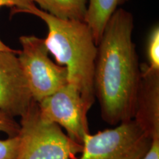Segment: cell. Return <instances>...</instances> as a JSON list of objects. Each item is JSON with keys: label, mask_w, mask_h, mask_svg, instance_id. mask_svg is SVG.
Wrapping results in <instances>:
<instances>
[{"label": "cell", "mask_w": 159, "mask_h": 159, "mask_svg": "<svg viewBox=\"0 0 159 159\" xmlns=\"http://www.w3.org/2000/svg\"><path fill=\"white\" fill-rule=\"evenodd\" d=\"M132 13L118 8L97 45L94 85L102 117L111 125L134 119L141 69L133 41Z\"/></svg>", "instance_id": "1"}, {"label": "cell", "mask_w": 159, "mask_h": 159, "mask_svg": "<svg viewBox=\"0 0 159 159\" xmlns=\"http://www.w3.org/2000/svg\"><path fill=\"white\" fill-rule=\"evenodd\" d=\"M24 13L42 19L48 27L44 39L49 52L57 63L66 67L68 83L78 89L84 101L91 108L95 100L94 75L97 45L85 21L56 18L34 5Z\"/></svg>", "instance_id": "2"}, {"label": "cell", "mask_w": 159, "mask_h": 159, "mask_svg": "<svg viewBox=\"0 0 159 159\" xmlns=\"http://www.w3.org/2000/svg\"><path fill=\"white\" fill-rule=\"evenodd\" d=\"M16 159H76L83 145L74 142L58 125L46 120L33 101L21 117Z\"/></svg>", "instance_id": "3"}, {"label": "cell", "mask_w": 159, "mask_h": 159, "mask_svg": "<svg viewBox=\"0 0 159 159\" xmlns=\"http://www.w3.org/2000/svg\"><path fill=\"white\" fill-rule=\"evenodd\" d=\"M152 139L134 119L95 134H87L76 159H142Z\"/></svg>", "instance_id": "4"}, {"label": "cell", "mask_w": 159, "mask_h": 159, "mask_svg": "<svg viewBox=\"0 0 159 159\" xmlns=\"http://www.w3.org/2000/svg\"><path fill=\"white\" fill-rule=\"evenodd\" d=\"M19 41L22 49L17 57L33 100L39 102L68 83L66 69L49 58L44 39L23 35Z\"/></svg>", "instance_id": "5"}, {"label": "cell", "mask_w": 159, "mask_h": 159, "mask_svg": "<svg viewBox=\"0 0 159 159\" xmlns=\"http://www.w3.org/2000/svg\"><path fill=\"white\" fill-rule=\"evenodd\" d=\"M37 103L43 119L63 128L71 140L82 144L85 135L89 134L87 113L90 108L74 85L68 83Z\"/></svg>", "instance_id": "6"}, {"label": "cell", "mask_w": 159, "mask_h": 159, "mask_svg": "<svg viewBox=\"0 0 159 159\" xmlns=\"http://www.w3.org/2000/svg\"><path fill=\"white\" fill-rule=\"evenodd\" d=\"M0 51V111L15 118L23 116L34 100L16 55Z\"/></svg>", "instance_id": "7"}, {"label": "cell", "mask_w": 159, "mask_h": 159, "mask_svg": "<svg viewBox=\"0 0 159 159\" xmlns=\"http://www.w3.org/2000/svg\"><path fill=\"white\" fill-rule=\"evenodd\" d=\"M141 80L134 119L150 137L159 136V71L142 63Z\"/></svg>", "instance_id": "8"}, {"label": "cell", "mask_w": 159, "mask_h": 159, "mask_svg": "<svg viewBox=\"0 0 159 159\" xmlns=\"http://www.w3.org/2000/svg\"><path fill=\"white\" fill-rule=\"evenodd\" d=\"M126 0H89L85 22L92 33L97 45L100 41L108 21L119 5Z\"/></svg>", "instance_id": "9"}, {"label": "cell", "mask_w": 159, "mask_h": 159, "mask_svg": "<svg viewBox=\"0 0 159 159\" xmlns=\"http://www.w3.org/2000/svg\"><path fill=\"white\" fill-rule=\"evenodd\" d=\"M41 10L53 16L65 20L85 21L89 0H31Z\"/></svg>", "instance_id": "10"}, {"label": "cell", "mask_w": 159, "mask_h": 159, "mask_svg": "<svg viewBox=\"0 0 159 159\" xmlns=\"http://www.w3.org/2000/svg\"><path fill=\"white\" fill-rule=\"evenodd\" d=\"M148 64L150 69L159 71V27L154 25L149 33L146 47Z\"/></svg>", "instance_id": "11"}, {"label": "cell", "mask_w": 159, "mask_h": 159, "mask_svg": "<svg viewBox=\"0 0 159 159\" xmlns=\"http://www.w3.org/2000/svg\"><path fill=\"white\" fill-rule=\"evenodd\" d=\"M35 4L31 0H0V7L4 6L13 7L12 13H24L25 11L30 9ZM8 46L5 44L0 39V51H12Z\"/></svg>", "instance_id": "12"}, {"label": "cell", "mask_w": 159, "mask_h": 159, "mask_svg": "<svg viewBox=\"0 0 159 159\" xmlns=\"http://www.w3.org/2000/svg\"><path fill=\"white\" fill-rule=\"evenodd\" d=\"M19 145V135L7 139H0V159H16Z\"/></svg>", "instance_id": "13"}, {"label": "cell", "mask_w": 159, "mask_h": 159, "mask_svg": "<svg viewBox=\"0 0 159 159\" xmlns=\"http://www.w3.org/2000/svg\"><path fill=\"white\" fill-rule=\"evenodd\" d=\"M19 131L20 124L15 118L0 111V132L7 134L8 137H14L19 135Z\"/></svg>", "instance_id": "14"}, {"label": "cell", "mask_w": 159, "mask_h": 159, "mask_svg": "<svg viewBox=\"0 0 159 159\" xmlns=\"http://www.w3.org/2000/svg\"><path fill=\"white\" fill-rule=\"evenodd\" d=\"M142 159H159V136L152 139L150 148Z\"/></svg>", "instance_id": "15"}]
</instances>
